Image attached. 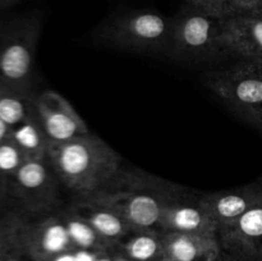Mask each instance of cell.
<instances>
[{"mask_svg":"<svg viewBox=\"0 0 262 261\" xmlns=\"http://www.w3.org/2000/svg\"><path fill=\"white\" fill-rule=\"evenodd\" d=\"M58 214L67 225L69 235H71L73 245L77 250H86L91 252H102V251L115 250V245L102 237L94 227L89 224L81 216L74 214L73 211L64 207L59 210Z\"/></svg>","mask_w":262,"mask_h":261,"instance_id":"cell-18","label":"cell"},{"mask_svg":"<svg viewBox=\"0 0 262 261\" xmlns=\"http://www.w3.org/2000/svg\"><path fill=\"white\" fill-rule=\"evenodd\" d=\"M181 187L141 169L122 168L90 199L112 207L133 228L159 229L161 212Z\"/></svg>","mask_w":262,"mask_h":261,"instance_id":"cell-2","label":"cell"},{"mask_svg":"<svg viewBox=\"0 0 262 261\" xmlns=\"http://www.w3.org/2000/svg\"><path fill=\"white\" fill-rule=\"evenodd\" d=\"M222 251L217 237L164 232L165 261H214Z\"/></svg>","mask_w":262,"mask_h":261,"instance_id":"cell-15","label":"cell"},{"mask_svg":"<svg viewBox=\"0 0 262 261\" xmlns=\"http://www.w3.org/2000/svg\"><path fill=\"white\" fill-rule=\"evenodd\" d=\"M22 250L30 261H46L77 248L63 219L55 212L37 217L26 215L22 228Z\"/></svg>","mask_w":262,"mask_h":261,"instance_id":"cell-9","label":"cell"},{"mask_svg":"<svg viewBox=\"0 0 262 261\" xmlns=\"http://www.w3.org/2000/svg\"><path fill=\"white\" fill-rule=\"evenodd\" d=\"M26 215L15 209L4 211L0 216V261L23 255L22 228Z\"/></svg>","mask_w":262,"mask_h":261,"instance_id":"cell-20","label":"cell"},{"mask_svg":"<svg viewBox=\"0 0 262 261\" xmlns=\"http://www.w3.org/2000/svg\"><path fill=\"white\" fill-rule=\"evenodd\" d=\"M258 181H260V182H261V183H262V176L260 177V178H258Z\"/></svg>","mask_w":262,"mask_h":261,"instance_id":"cell-34","label":"cell"},{"mask_svg":"<svg viewBox=\"0 0 262 261\" xmlns=\"http://www.w3.org/2000/svg\"><path fill=\"white\" fill-rule=\"evenodd\" d=\"M61 187L45 158L27 159L9 182V205L30 217L55 214Z\"/></svg>","mask_w":262,"mask_h":261,"instance_id":"cell-6","label":"cell"},{"mask_svg":"<svg viewBox=\"0 0 262 261\" xmlns=\"http://www.w3.org/2000/svg\"><path fill=\"white\" fill-rule=\"evenodd\" d=\"M115 256H117V250L102 251L96 253L94 261H115Z\"/></svg>","mask_w":262,"mask_h":261,"instance_id":"cell-27","label":"cell"},{"mask_svg":"<svg viewBox=\"0 0 262 261\" xmlns=\"http://www.w3.org/2000/svg\"><path fill=\"white\" fill-rule=\"evenodd\" d=\"M223 44L230 56L262 64V18L237 12L223 19Z\"/></svg>","mask_w":262,"mask_h":261,"instance_id":"cell-11","label":"cell"},{"mask_svg":"<svg viewBox=\"0 0 262 261\" xmlns=\"http://www.w3.org/2000/svg\"><path fill=\"white\" fill-rule=\"evenodd\" d=\"M163 232H181L217 237L219 228L205 206L202 191L182 186L169 200L159 220Z\"/></svg>","mask_w":262,"mask_h":261,"instance_id":"cell-8","label":"cell"},{"mask_svg":"<svg viewBox=\"0 0 262 261\" xmlns=\"http://www.w3.org/2000/svg\"><path fill=\"white\" fill-rule=\"evenodd\" d=\"M223 19L187 5L173 17L166 56L187 64H212L229 53L222 38Z\"/></svg>","mask_w":262,"mask_h":261,"instance_id":"cell-4","label":"cell"},{"mask_svg":"<svg viewBox=\"0 0 262 261\" xmlns=\"http://www.w3.org/2000/svg\"><path fill=\"white\" fill-rule=\"evenodd\" d=\"M36 96L32 90L0 81V119L10 127L27 119L36 113Z\"/></svg>","mask_w":262,"mask_h":261,"instance_id":"cell-17","label":"cell"},{"mask_svg":"<svg viewBox=\"0 0 262 261\" xmlns=\"http://www.w3.org/2000/svg\"><path fill=\"white\" fill-rule=\"evenodd\" d=\"M173 18L150 9H133L110 15L92 31V41L136 54L166 56Z\"/></svg>","mask_w":262,"mask_h":261,"instance_id":"cell-3","label":"cell"},{"mask_svg":"<svg viewBox=\"0 0 262 261\" xmlns=\"http://www.w3.org/2000/svg\"><path fill=\"white\" fill-rule=\"evenodd\" d=\"M42 26L40 12L0 20V81L32 90Z\"/></svg>","mask_w":262,"mask_h":261,"instance_id":"cell-5","label":"cell"},{"mask_svg":"<svg viewBox=\"0 0 262 261\" xmlns=\"http://www.w3.org/2000/svg\"><path fill=\"white\" fill-rule=\"evenodd\" d=\"M214 261H253L252 258L247 257V256H243L241 253L232 252V251H228L222 248L220 253L217 255V257Z\"/></svg>","mask_w":262,"mask_h":261,"instance_id":"cell-24","label":"cell"},{"mask_svg":"<svg viewBox=\"0 0 262 261\" xmlns=\"http://www.w3.org/2000/svg\"><path fill=\"white\" fill-rule=\"evenodd\" d=\"M10 133H12V127L0 119V143L7 140V138H9Z\"/></svg>","mask_w":262,"mask_h":261,"instance_id":"cell-29","label":"cell"},{"mask_svg":"<svg viewBox=\"0 0 262 261\" xmlns=\"http://www.w3.org/2000/svg\"><path fill=\"white\" fill-rule=\"evenodd\" d=\"M187 5L217 18L229 17L234 13V0H184Z\"/></svg>","mask_w":262,"mask_h":261,"instance_id":"cell-22","label":"cell"},{"mask_svg":"<svg viewBox=\"0 0 262 261\" xmlns=\"http://www.w3.org/2000/svg\"><path fill=\"white\" fill-rule=\"evenodd\" d=\"M36 114L49 140H69L89 133V127L73 105L59 92L46 90L36 96Z\"/></svg>","mask_w":262,"mask_h":261,"instance_id":"cell-10","label":"cell"},{"mask_svg":"<svg viewBox=\"0 0 262 261\" xmlns=\"http://www.w3.org/2000/svg\"><path fill=\"white\" fill-rule=\"evenodd\" d=\"M205 206L220 230L234 224L242 215L262 201L260 181L235 188L202 192Z\"/></svg>","mask_w":262,"mask_h":261,"instance_id":"cell-12","label":"cell"},{"mask_svg":"<svg viewBox=\"0 0 262 261\" xmlns=\"http://www.w3.org/2000/svg\"><path fill=\"white\" fill-rule=\"evenodd\" d=\"M204 83L238 115L262 106V64L239 60L229 67L210 71Z\"/></svg>","mask_w":262,"mask_h":261,"instance_id":"cell-7","label":"cell"},{"mask_svg":"<svg viewBox=\"0 0 262 261\" xmlns=\"http://www.w3.org/2000/svg\"><path fill=\"white\" fill-rule=\"evenodd\" d=\"M261 0H234V13L248 12L253 9Z\"/></svg>","mask_w":262,"mask_h":261,"instance_id":"cell-25","label":"cell"},{"mask_svg":"<svg viewBox=\"0 0 262 261\" xmlns=\"http://www.w3.org/2000/svg\"><path fill=\"white\" fill-rule=\"evenodd\" d=\"M25 256H22V255H18V256H13V257H9V258H7V260H4V261H23L25 260Z\"/></svg>","mask_w":262,"mask_h":261,"instance_id":"cell-32","label":"cell"},{"mask_svg":"<svg viewBox=\"0 0 262 261\" xmlns=\"http://www.w3.org/2000/svg\"><path fill=\"white\" fill-rule=\"evenodd\" d=\"M217 238L224 250L262 261V201L234 224L220 230Z\"/></svg>","mask_w":262,"mask_h":261,"instance_id":"cell-13","label":"cell"},{"mask_svg":"<svg viewBox=\"0 0 262 261\" xmlns=\"http://www.w3.org/2000/svg\"><path fill=\"white\" fill-rule=\"evenodd\" d=\"M115 250L129 261H165L164 232L155 228H135Z\"/></svg>","mask_w":262,"mask_h":261,"instance_id":"cell-16","label":"cell"},{"mask_svg":"<svg viewBox=\"0 0 262 261\" xmlns=\"http://www.w3.org/2000/svg\"><path fill=\"white\" fill-rule=\"evenodd\" d=\"M67 207L86 220L102 237L114 243L115 247L135 229L115 210L90 197H73Z\"/></svg>","mask_w":262,"mask_h":261,"instance_id":"cell-14","label":"cell"},{"mask_svg":"<svg viewBox=\"0 0 262 261\" xmlns=\"http://www.w3.org/2000/svg\"><path fill=\"white\" fill-rule=\"evenodd\" d=\"M115 261H129V260H128V258H125L124 256L120 255V253L117 251V256H115Z\"/></svg>","mask_w":262,"mask_h":261,"instance_id":"cell-33","label":"cell"},{"mask_svg":"<svg viewBox=\"0 0 262 261\" xmlns=\"http://www.w3.org/2000/svg\"><path fill=\"white\" fill-rule=\"evenodd\" d=\"M45 159L73 197H90L122 169V156L94 133L53 142Z\"/></svg>","mask_w":262,"mask_h":261,"instance_id":"cell-1","label":"cell"},{"mask_svg":"<svg viewBox=\"0 0 262 261\" xmlns=\"http://www.w3.org/2000/svg\"><path fill=\"white\" fill-rule=\"evenodd\" d=\"M239 117L242 118L243 120H246L248 124H251L252 127H255L256 129L261 130L262 132V106L242 113V114H239Z\"/></svg>","mask_w":262,"mask_h":261,"instance_id":"cell-23","label":"cell"},{"mask_svg":"<svg viewBox=\"0 0 262 261\" xmlns=\"http://www.w3.org/2000/svg\"><path fill=\"white\" fill-rule=\"evenodd\" d=\"M18 2H20V0H0V10L7 9V8L12 7V5L17 4Z\"/></svg>","mask_w":262,"mask_h":261,"instance_id":"cell-30","label":"cell"},{"mask_svg":"<svg viewBox=\"0 0 262 261\" xmlns=\"http://www.w3.org/2000/svg\"><path fill=\"white\" fill-rule=\"evenodd\" d=\"M10 138L19 146L28 159L45 158L51 142L36 113L12 127Z\"/></svg>","mask_w":262,"mask_h":261,"instance_id":"cell-19","label":"cell"},{"mask_svg":"<svg viewBox=\"0 0 262 261\" xmlns=\"http://www.w3.org/2000/svg\"><path fill=\"white\" fill-rule=\"evenodd\" d=\"M27 159L26 154L10 137L0 143V177L7 182L8 186L10 179Z\"/></svg>","mask_w":262,"mask_h":261,"instance_id":"cell-21","label":"cell"},{"mask_svg":"<svg viewBox=\"0 0 262 261\" xmlns=\"http://www.w3.org/2000/svg\"><path fill=\"white\" fill-rule=\"evenodd\" d=\"M46 261H78V260H77L76 250H73V251H68V252L60 253V255L55 256V257L53 258H49V260Z\"/></svg>","mask_w":262,"mask_h":261,"instance_id":"cell-28","label":"cell"},{"mask_svg":"<svg viewBox=\"0 0 262 261\" xmlns=\"http://www.w3.org/2000/svg\"><path fill=\"white\" fill-rule=\"evenodd\" d=\"M7 205H9V186L7 182L0 177V211Z\"/></svg>","mask_w":262,"mask_h":261,"instance_id":"cell-26","label":"cell"},{"mask_svg":"<svg viewBox=\"0 0 262 261\" xmlns=\"http://www.w3.org/2000/svg\"><path fill=\"white\" fill-rule=\"evenodd\" d=\"M248 12H252V13H255V14L260 15V17L262 18V0H261L260 3H258L257 5H256L255 8H253V9L248 10Z\"/></svg>","mask_w":262,"mask_h":261,"instance_id":"cell-31","label":"cell"}]
</instances>
